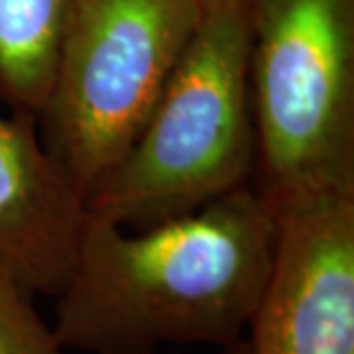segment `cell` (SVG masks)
Here are the masks:
<instances>
[{
    "mask_svg": "<svg viewBox=\"0 0 354 354\" xmlns=\"http://www.w3.org/2000/svg\"><path fill=\"white\" fill-rule=\"evenodd\" d=\"M276 211L254 185L187 215L124 228L88 215L55 295L53 330L88 354L236 346L264 291Z\"/></svg>",
    "mask_w": 354,
    "mask_h": 354,
    "instance_id": "1",
    "label": "cell"
},
{
    "mask_svg": "<svg viewBox=\"0 0 354 354\" xmlns=\"http://www.w3.org/2000/svg\"><path fill=\"white\" fill-rule=\"evenodd\" d=\"M248 24L242 0H205L136 138L87 195L88 215L146 228L252 185Z\"/></svg>",
    "mask_w": 354,
    "mask_h": 354,
    "instance_id": "2",
    "label": "cell"
},
{
    "mask_svg": "<svg viewBox=\"0 0 354 354\" xmlns=\"http://www.w3.org/2000/svg\"><path fill=\"white\" fill-rule=\"evenodd\" d=\"M270 203L354 189V0H242Z\"/></svg>",
    "mask_w": 354,
    "mask_h": 354,
    "instance_id": "3",
    "label": "cell"
},
{
    "mask_svg": "<svg viewBox=\"0 0 354 354\" xmlns=\"http://www.w3.org/2000/svg\"><path fill=\"white\" fill-rule=\"evenodd\" d=\"M205 0H69L39 132L87 195L127 152L199 22Z\"/></svg>",
    "mask_w": 354,
    "mask_h": 354,
    "instance_id": "4",
    "label": "cell"
},
{
    "mask_svg": "<svg viewBox=\"0 0 354 354\" xmlns=\"http://www.w3.org/2000/svg\"><path fill=\"white\" fill-rule=\"evenodd\" d=\"M272 207L274 256L244 354H354V189Z\"/></svg>",
    "mask_w": 354,
    "mask_h": 354,
    "instance_id": "5",
    "label": "cell"
},
{
    "mask_svg": "<svg viewBox=\"0 0 354 354\" xmlns=\"http://www.w3.org/2000/svg\"><path fill=\"white\" fill-rule=\"evenodd\" d=\"M87 218L81 193L36 118L0 114V270L32 295L55 297Z\"/></svg>",
    "mask_w": 354,
    "mask_h": 354,
    "instance_id": "6",
    "label": "cell"
},
{
    "mask_svg": "<svg viewBox=\"0 0 354 354\" xmlns=\"http://www.w3.org/2000/svg\"><path fill=\"white\" fill-rule=\"evenodd\" d=\"M69 0H0V101L39 120L64 36Z\"/></svg>",
    "mask_w": 354,
    "mask_h": 354,
    "instance_id": "7",
    "label": "cell"
},
{
    "mask_svg": "<svg viewBox=\"0 0 354 354\" xmlns=\"http://www.w3.org/2000/svg\"><path fill=\"white\" fill-rule=\"evenodd\" d=\"M64 348L34 307V295L0 270V354H64Z\"/></svg>",
    "mask_w": 354,
    "mask_h": 354,
    "instance_id": "8",
    "label": "cell"
},
{
    "mask_svg": "<svg viewBox=\"0 0 354 354\" xmlns=\"http://www.w3.org/2000/svg\"><path fill=\"white\" fill-rule=\"evenodd\" d=\"M232 354H244V346H242L241 342H239V344L234 346V353H232Z\"/></svg>",
    "mask_w": 354,
    "mask_h": 354,
    "instance_id": "9",
    "label": "cell"
}]
</instances>
